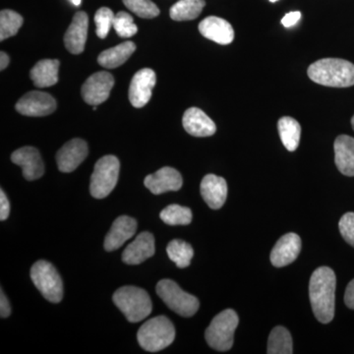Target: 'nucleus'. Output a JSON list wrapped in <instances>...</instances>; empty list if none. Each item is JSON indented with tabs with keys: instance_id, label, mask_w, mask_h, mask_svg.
<instances>
[{
	"instance_id": "f257e3e1",
	"label": "nucleus",
	"mask_w": 354,
	"mask_h": 354,
	"mask_svg": "<svg viewBox=\"0 0 354 354\" xmlns=\"http://www.w3.org/2000/svg\"><path fill=\"white\" fill-rule=\"evenodd\" d=\"M337 278L329 267H320L312 274L309 297L317 320L322 324L332 322L335 317Z\"/></svg>"
},
{
	"instance_id": "f03ea898",
	"label": "nucleus",
	"mask_w": 354,
	"mask_h": 354,
	"mask_svg": "<svg viewBox=\"0 0 354 354\" xmlns=\"http://www.w3.org/2000/svg\"><path fill=\"white\" fill-rule=\"evenodd\" d=\"M309 78L319 85L348 88L354 85V64L341 58H324L310 65Z\"/></svg>"
},
{
	"instance_id": "7ed1b4c3",
	"label": "nucleus",
	"mask_w": 354,
	"mask_h": 354,
	"mask_svg": "<svg viewBox=\"0 0 354 354\" xmlns=\"http://www.w3.org/2000/svg\"><path fill=\"white\" fill-rule=\"evenodd\" d=\"M113 300L129 322L137 323L150 315L152 300L146 290L137 286H122L114 292Z\"/></svg>"
},
{
	"instance_id": "20e7f679",
	"label": "nucleus",
	"mask_w": 354,
	"mask_h": 354,
	"mask_svg": "<svg viewBox=\"0 0 354 354\" xmlns=\"http://www.w3.org/2000/svg\"><path fill=\"white\" fill-rule=\"evenodd\" d=\"M176 337L174 324L167 317L158 316L147 321L137 333L141 348L150 353H158L171 346Z\"/></svg>"
},
{
	"instance_id": "39448f33",
	"label": "nucleus",
	"mask_w": 354,
	"mask_h": 354,
	"mask_svg": "<svg viewBox=\"0 0 354 354\" xmlns=\"http://www.w3.org/2000/svg\"><path fill=\"white\" fill-rule=\"evenodd\" d=\"M239 323V315L234 310L221 311L213 319L205 333L209 346L218 351H230L234 346V332Z\"/></svg>"
},
{
	"instance_id": "423d86ee",
	"label": "nucleus",
	"mask_w": 354,
	"mask_h": 354,
	"mask_svg": "<svg viewBox=\"0 0 354 354\" xmlns=\"http://www.w3.org/2000/svg\"><path fill=\"white\" fill-rule=\"evenodd\" d=\"M120 162L114 156H104L95 162L91 176L90 192L95 199H104L115 188L120 176Z\"/></svg>"
},
{
	"instance_id": "0eeeda50",
	"label": "nucleus",
	"mask_w": 354,
	"mask_h": 354,
	"mask_svg": "<svg viewBox=\"0 0 354 354\" xmlns=\"http://www.w3.org/2000/svg\"><path fill=\"white\" fill-rule=\"evenodd\" d=\"M32 281L48 301L59 304L64 297V283L53 264L41 260L35 263L30 272Z\"/></svg>"
},
{
	"instance_id": "6e6552de",
	"label": "nucleus",
	"mask_w": 354,
	"mask_h": 354,
	"mask_svg": "<svg viewBox=\"0 0 354 354\" xmlns=\"http://www.w3.org/2000/svg\"><path fill=\"white\" fill-rule=\"evenodd\" d=\"M158 297L165 305L183 317H192L197 313L200 302L194 295L185 292L171 279H162L156 288Z\"/></svg>"
},
{
	"instance_id": "1a4fd4ad",
	"label": "nucleus",
	"mask_w": 354,
	"mask_h": 354,
	"mask_svg": "<svg viewBox=\"0 0 354 354\" xmlns=\"http://www.w3.org/2000/svg\"><path fill=\"white\" fill-rule=\"evenodd\" d=\"M113 86V76L109 72L101 71L93 74L84 83L81 90L84 101L90 106H99L109 99Z\"/></svg>"
},
{
	"instance_id": "9d476101",
	"label": "nucleus",
	"mask_w": 354,
	"mask_h": 354,
	"mask_svg": "<svg viewBox=\"0 0 354 354\" xmlns=\"http://www.w3.org/2000/svg\"><path fill=\"white\" fill-rule=\"evenodd\" d=\"M57 108V101L53 95L39 91L23 95L15 106L16 111L26 116L50 115Z\"/></svg>"
},
{
	"instance_id": "9b49d317",
	"label": "nucleus",
	"mask_w": 354,
	"mask_h": 354,
	"mask_svg": "<svg viewBox=\"0 0 354 354\" xmlns=\"http://www.w3.org/2000/svg\"><path fill=\"white\" fill-rule=\"evenodd\" d=\"M156 82L157 77L152 69L144 68L135 73L129 87V101L134 108L141 109L148 104Z\"/></svg>"
},
{
	"instance_id": "f8f14e48",
	"label": "nucleus",
	"mask_w": 354,
	"mask_h": 354,
	"mask_svg": "<svg viewBox=\"0 0 354 354\" xmlns=\"http://www.w3.org/2000/svg\"><path fill=\"white\" fill-rule=\"evenodd\" d=\"M88 153L86 141L79 138L70 140L57 153L58 169L66 174L75 171L87 158Z\"/></svg>"
},
{
	"instance_id": "ddd939ff",
	"label": "nucleus",
	"mask_w": 354,
	"mask_h": 354,
	"mask_svg": "<svg viewBox=\"0 0 354 354\" xmlns=\"http://www.w3.org/2000/svg\"><path fill=\"white\" fill-rule=\"evenodd\" d=\"M14 164L22 167L23 176L26 180L32 181L41 178L44 174L43 158L38 149L34 147H23L11 155Z\"/></svg>"
},
{
	"instance_id": "4468645a",
	"label": "nucleus",
	"mask_w": 354,
	"mask_h": 354,
	"mask_svg": "<svg viewBox=\"0 0 354 354\" xmlns=\"http://www.w3.org/2000/svg\"><path fill=\"white\" fill-rule=\"evenodd\" d=\"M301 250V239L297 234H285L277 242L271 252L272 264L277 268L286 267L297 259Z\"/></svg>"
},
{
	"instance_id": "2eb2a0df",
	"label": "nucleus",
	"mask_w": 354,
	"mask_h": 354,
	"mask_svg": "<svg viewBox=\"0 0 354 354\" xmlns=\"http://www.w3.org/2000/svg\"><path fill=\"white\" fill-rule=\"evenodd\" d=\"M144 184L153 194L160 195L169 191H178L183 187V176L176 169L165 167L146 177Z\"/></svg>"
},
{
	"instance_id": "dca6fc26",
	"label": "nucleus",
	"mask_w": 354,
	"mask_h": 354,
	"mask_svg": "<svg viewBox=\"0 0 354 354\" xmlns=\"http://www.w3.org/2000/svg\"><path fill=\"white\" fill-rule=\"evenodd\" d=\"M88 17L87 13L79 11L74 15L73 20L65 32V48L72 55H80L85 50L87 41Z\"/></svg>"
},
{
	"instance_id": "f3484780",
	"label": "nucleus",
	"mask_w": 354,
	"mask_h": 354,
	"mask_svg": "<svg viewBox=\"0 0 354 354\" xmlns=\"http://www.w3.org/2000/svg\"><path fill=\"white\" fill-rule=\"evenodd\" d=\"M137 221L128 216H118L113 221L109 234L104 239V247L106 251L118 250L123 244L136 234Z\"/></svg>"
},
{
	"instance_id": "a211bd4d",
	"label": "nucleus",
	"mask_w": 354,
	"mask_h": 354,
	"mask_svg": "<svg viewBox=\"0 0 354 354\" xmlns=\"http://www.w3.org/2000/svg\"><path fill=\"white\" fill-rule=\"evenodd\" d=\"M155 239L148 232H141L132 243L125 248L122 261L127 265H139L155 255Z\"/></svg>"
},
{
	"instance_id": "6ab92c4d",
	"label": "nucleus",
	"mask_w": 354,
	"mask_h": 354,
	"mask_svg": "<svg viewBox=\"0 0 354 354\" xmlns=\"http://www.w3.org/2000/svg\"><path fill=\"white\" fill-rule=\"evenodd\" d=\"M199 31L205 38L223 46L232 44L234 39L232 26L227 20L216 16L205 18L199 24Z\"/></svg>"
},
{
	"instance_id": "aec40b11",
	"label": "nucleus",
	"mask_w": 354,
	"mask_h": 354,
	"mask_svg": "<svg viewBox=\"0 0 354 354\" xmlns=\"http://www.w3.org/2000/svg\"><path fill=\"white\" fill-rule=\"evenodd\" d=\"M200 189L203 199L211 209H221L227 200V184L223 177L207 174L203 178Z\"/></svg>"
},
{
	"instance_id": "412c9836",
	"label": "nucleus",
	"mask_w": 354,
	"mask_h": 354,
	"mask_svg": "<svg viewBox=\"0 0 354 354\" xmlns=\"http://www.w3.org/2000/svg\"><path fill=\"white\" fill-rule=\"evenodd\" d=\"M183 124L186 132L194 137H209L216 131L215 122L198 108L188 109L184 113Z\"/></svg>"
},
{
	"instance_id": "4be33fe9",
	"label": "nucleus",
	"mask_w": 354,
	"mask_h": 354,
	"mask_svg": "<svg viewBox=\"0 0 354 354\" xmlns=\"http://www.w3.org/2000/svg\"><path fill=\"white\" fill-rule=\"evenodd\" d=\"M335 162L337 169L346 176H354V138L339 135L334 144Z\"/></svg>"
},
{
	"instance_id": "5701e85b",
	"label": "nucleus",
	"mask_w": 354,
	"mask_h": 354,
	"mask_svg": "<svg viewBox=\"0 0 354 354\" xmlns=\"http://www.w3.org/2000/svg\"><path fill=\"white\" fill-rule=\"evenodd\" d=\"M59 60L44 59L32 67L30 72L32 83L38 88H48L58 82Z\"/></svg>"
},
{
	"instance_id": "b1692460",
	"label": "nucleus",
	"mask_w": 354,
	"mask_h": 354,
	"mask_svg": "<svg viewBox=\"0 0 354 354\" xmlns=\"http://www.w3.org/2000/svg\"><path fill=\"white\" fill-rule=\"evenodd\" d=\"M135 50H136V44L133 41H125L114 48L102 51L97 57V62L104 68H118L129 59Z\"/></svg>"
},
{
	"instance_id": "393cba45",
	"label": "nucleus",
	"mask_w": 354,
	"mask_h": 354,
	"mask_svg": "<svg viewBox=\"0 0 354 354\" xmlns=\"http://www.w3.org/2000/svg\"><path fill=\"white\" fill-rule=\"evenodd\" d=\"M278 129L281 142L286 150L295 152L298 148L301 135V127L295 118L283 116L278 122Z\"/></svg>"
},
{
	"instance_id": "a878e982",
	"label": "nucleus",
	"mask_w": 354,
	"mask_h": 354,
	"mask_svg": "<svg viewBox=\"0 0 354 354\" xmlns=\"http://www.w3.org/2000/svg\"><path fill=\"white\" fill-rule=\"evenodd\" d=\"M206 6L205 0H179L169 10V16L174 21L196 19Z\"/></svg>"
},
{
	"instance_id": "bb28decb",
	"label": "nucleus",
	"mask_w": 354,
	"mask_h": 354,
	"mask_svg": "<svg viewBox=\"0 0 354 354\" xmlns=\"http://www.w3.org/2000/svg\"><path fill=\"white\" fill-rule=\"evenodd\" d=\"M269 354H291L292 351V339L290 332L286 328L279 327L272 329L268 339Z\"/></svg>"
},
{
	"instance_id": "cd10ccee",
	"label": "nucleus",
	"mask_w": 354,
	"mask_h": 354,
	"mask_svg": "<svg viewBox=\"0 0 354 354\" xmlns=\"http://www.w3.org/2000/svg\"><path fill=\"white\" fill-rule=\"evenodd\" d=\"M167 255L172 262L176 263L177 267L180 269L187 268L190 265L191 260L194 256V250L192 246L187 242L174 239L169 242L167 247Z\"/></svg>"
},
{
	"instance_id": "c85d7f7f",
	"label": "nucleus",
	"mask_w": 354,
	"mask_h": 354,
	"mask_svg": "<svg viewBox=\"0 0 354 354\" xmlns=\"http://www.w3.org/2000/svg\"><path fill=\"white\" fill-rule=\"evenodd\" d=\"M160 220L169 225H187L192 221V212L187 207L172 204L165 207L160 214Z\"/></svg>"
},
{
	"instance_id": "c756f323",
	"label": "nucleus",
	"mask_w": 354,
	"mask_h": 354,
	"mask_svg": "<svg viewBox=\"0 0 354 354\" xmlns=\"http://www.w3.org/2000/svg\"><path fill=\"white\" fill-rule=\"evenodd\" d=\"M23 20L22 16L15 11L2 10L0 12V41H3L4 39L15 36L21 27H22Z\"/></svg>"
},
{
	"instance_id": "7c9ffc66",
	"label": "nucleus",
	"mask_w": 354,
	"mask_h": 354,
	"mask_svg": "<svg viewBox=\"0 0 354 354\" xmlns=\"http://www.w3.org/2000/svg\"><path fill=\"white\" fill-rule=\"evenodd\" d=\"M124 6L144 19H153L160 15V9L152 0H123Z\"/></svg>"
},
{
	"instance_id": "2f4dec72",
	"label": "nucleus",
	"mask_w": 354,
	"mask_h": 354,
	"mask_svg": "<svg viewBox=\"0 0 354 354\" xmlns=\"http://www.w3.org/2000/svg\"><path fill=\"white\" fill-rule=\"evenodd\" d=\"M113 28L120 38H131L138 32V27L134 23L130 14L120 11L114 16Z\"/></svg>"
},
{
	"instance_id": "473e14b6",
	"label": "nucleus",
	"mask_w": 354,
	"mask_h": 354,
	"mask_svg": "<svg viewBox=\"0 0 354 354\" xmlns=\"http://www.w3.org/2000/svg\"><path fill=\"white\" fill-rule=\"evenodd\" d=\"M114 14L108 7H102L95 12V34L100 39H106L108 37L109 30L113 27Z\"/></svg>"
},
{
	"instance_id": "72a5a7b5",
	"label": "nucleus",
	"mask_w": 354,
	"mask_h": 354,
	"mask_svg": "<svg viewBox=\"0 0 354 354\" xmlns=\"http://www.w3.org/2000/svg\"><path fill=\"white\" fill-rule=\"evenodd\" d=\"M339 232L349 245L354 247V213L344 214L339 223Z\"/></svg>"
},
{
	"instance_id": "f704fd0d",
	"label": "nucleus",
	"mask_w": 354,
	"mask_h": 354,
	"mask_svg": "<svg viewBox=\"0 0 354 354\" xmlns=\"http://www.w3.org/2000/svg\"><path fill=\"white\" fill-rule=\"evenodd\" d=\"M10 214V204L3 190H0V220L6 221Z\"/></svg>"
},
{
	"instance_id": "c9c22d12",
	"label": "nucleus",
	"mask_w": 354,
	"mask_h": 354,
	"mask_svg": "<svg viewBox=\"0 0 354 354\" xmlns=\"http://www.w3.org/2000/svg\"><path fill=\"white\" fill-rule=\"evenodd\" d=\"M300 18H301V13L299 11H292V12L286 14L285 17L281 19V24L286 28H290L297 25Z\"/></svg>"
},
{
	"instance_id": "e433bc0d",
	"label": "nucleus",
	"mask_w": 354,
	"mask_h": 354,
	"mask_svg": "<svg viewBox=\"0 0 354 354\" xmlns=\"http://www.w3.org/2000/svg\"><path fill=\"white\" fill-rule=\"evenodd\" d=\"M11 306L7 299L6 295H4L3 290H1V295H0V316L1 318H7L10 316Z\"/></svg>"
},
{
	"instance_id": "4c0bfd02",
	"label": "nucleus",
	"mask_w": 354,
	"mask_h": 354,
	"mask_svg": "<svg viewBox=\"0 0 354 354\" xmlns=\"http://www.w3.org/2000/svg\"><path fill=\"white\" fill-rule=\"evenodd\" d=\"M344 302L349 309L354 310V279L348 283L344 293Z\"/></svg>"
},
{
	"instance_id": "58836bf2",
	"label": "nucleus",
	"mask_w": 354,
	"mask_h": 354,
	"mask_svg": "<svg viewBox=\"0 0 354 354\" xmlns=\"http://www.w3.org/2000/svg\"><path fill=\"white\" fill-rule=\"evenodd\" d=\"M9 62H10V58H9L8 55L4 51H1L0 53V69H1V71H3L8 66Z\"/></svg>"
},
{
	"instance_id": "ea45409f",
	"label": "nucleus",
	"mask_w": 354,
	"mask_h": 354,
	"mask_svg": "<svg viewBox=\"0 0 354 354\" xmlns=\"http://www.w3.org/2000/svg\"><path fill=\"white\" fill-rule=\"evenodd\" d=\"M70 1H71L72 3L74 4V6H80L81 1H82V0H70Z\"/></svg>"
},
{
	"instance_id": "a19ab883",
	"label": "nucleus",
	"mask_w": 354,
	"mask_h": 354,
	"mask_svg": "<svg viewBox=\"0 0 354 354\" xmlns=\"http://www.w3.org/2000/svg\"><path fill=\"white\" fill-rule=\"evenodd\" d=\"M351 125H353V128L354 130V115L353 116V118H351Z\"/></svg>"
},
{
	"instance_id": "79ce46f5",
	"label": "nucleus",
	"mask_w": 354,
	"mask_h": 354,
	"mask_svg": "<svg viewBox=\"0 0 354 354\" xmlns=\"http://www.w3.org/2000/svg\"><path fill=\"white\" fill-rule=\"evenodd\" d=\"M270 1H271V2H277V1H278V0H270Z\"/></svg>"
}]
</instances>
